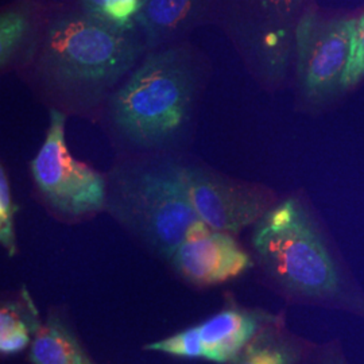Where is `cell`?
I'll return each instance as SVG.
<instances>
[{
    "mask_svg": "<svg viewBox=\"0 0 364 364\" xmlns=\"http://www.w3.org/2000/svg\"><path fill=\"white\" fill-rule=\"evenodd\" d=\"M129 30L87 13L54 18L39 52L41 81L66 105H96L141 54L142 46Z\"/></svg>",
    "mask_w": 364,
    "mask_h": 364,
    "instance_id": "6da1fadb",
    "label": "cell"
},
{
    "mask_svg": "<svg viewBox=\"0 0 364 364\" xmlns=\"http://www.w3.org/2000/svg\"><path fill=\"white\" fill-rule=\"evenodd\" d=\"M196 87L189 52L173 48L151 53L112 97L114 124L134 144H165L189 119Z\"/></svg>",
    "mask_w": 364,
    "mask_h": 364,
    "instance_id": "7a4b0ae2",
    "label": "cell"
},
{
    "mask_svg": "<svg viewBox=\"0 0 364 364\" xmlns=\"http://www.w3.org/2000/svg\"><path fill=\"white\" fill-rule=\"evenodd\" d=\"M252 245L267 273L289 291L308 299L340 296L338 266L297 200L269 209L255 224Z\"/></svg>",
    "mask_w": 364,
    "mask_h": 364,
    "instance_id": "3957f363",
    "label": "cell"
},
{
    "mask_svg": "<svg viewBox=\"0 0 364 364\" xmlns=\"http://www.w3.org/2000/svg\"><path fill=\"white\" fill-rule=\"evenodd\" d=\"M107 186L105 207L166 259H171L191 227L200 221L181 168L117 170Z\"/></svg>",
    "mask_w": 364,
    "mask_h": 364,
    "instance_id": "277c9868",
    "label": "cell"
},
{
    "mask_svg": "<svg viewBox=\"0 0 364 364\" xmlns=\"http://www.w3.org/2000/svg\"><path fill=\"white\" fill-rule=\"evenodd\" d=\"M66 117L50 109L49 129L30 168L34 182L48 204L68 218L99 212L107 205V180L68 150Z\"/></svg>",
    "mask_w": 364,
    "mask_h": 364,
    "instance_id": "5b68a950",
    "label": "cell"
},
{
    "mask_svg": "<svg viewBox=\"0 0 364 364\" xmlns=\"http://www.w3.org/2000/svg\"><path fill=\"white\" fill-rule=\"evenodd\" d=\"M356 18L328 19L306 11L296 28L299 88L311 103H321L343 91L351 58Z\"/></svg>",
    "mask_w": 364,
    "mask_h": 364,
    "instance_id": "8992f818",
    "label": "cell"
},
{
    "mask_svg": "<svg viewBox=\"0 0 364 364\" xmlns=\"http://www.w3.org/2000/svg\"><path fill=\"white\" fill-rule=\"evenodd\" d=\"M181 173L198 219L215 231L236 234L273 207L270 196L254 186L197 168H181Z\"/></svg>",
    "mask_w": 364,
    "mask_h": 364,
    "instance_id": "52a82bcc",
    "label": "cell"
},
{
    "mask_svg": "<svg viewBox=\"0 0 364 364\" xmlns=\"http://www.w3.org/2000/svg\"><path fill=\"white\" fill-rule=\"evenodd\" d=\"M170 262L185 279L201 287L235 279L252 266L231 234L215 231L201 220L191 227Z\"/></svg>",
    "mask_w": 364,
    "mask_h": 364,
    "instance_id": "ba28073f",
    "label": "cell"
},
{
    "mask_svg": "<svg viewBox=\"0 0 364 364\" xmlns=\"http://www.w3.org/2000/svg\"><path fill=\"white\" fill-rule=\"evenodd\" d=\"M264 314L245 309H225L196 326L204 350V359L213 363H231L263 331Z\"/></svg>",
    "mask_w": 364,
    "mask_h": 364,
    "instance_id": "9c48e42d",
    "label": "cell"
},
{
    "mask_svg": "<svg viewBox=\"0 0 364 364\" xmlns=\"http://www.w3.org/2000/svg\"><path fill=\"white\" fill-rule=\"evenodd\" d=\"M205 0H142L135 18L150 46L165 42L189 26L204 6Z\"/></svg>",
    "mask_w": 364,
    "mask_h": 364,
    "instance_id": "30bf717a",
    "label": "cell"
},
{
    "mask_svg": "<svg viewBox=\"0 0 364 364\" xmlns=\"http://www.w3.org/2000/svg\"><path fill=\"white\" fill-rule=\"evenodd\" d=\"M30 360L34 364H91L72 332L53 318L36 329Z\"/></svg>",
    "mask_w": 364,
    "mask_h": 364,
    "instance_id": "8fae6325",
    "label": "cell"
},
{
    "mask_svg": "<svg viewBox=\"0 0 364 364\" xmlns=\"http://www.w3.org/2000/svg\"><path fill=\"white\" fill-rule=\"evenodd\" d=\"M299 347L275 332L262 331L230 364H296Z\"/></svg>",
    "mask_w": 364,
    "mask_h": 364,
    "instance_id": "7c38bea8",
    "label": "cell"
},
{
    "mask_svg": "<svg viewBox=\"0 0 364 364\" xmlns=\"http://www.w3.org/2000/svg\"><path fill=\"white\" fill-rule=\"evenodd\" d=\"M31 31L27 6H14L0 18V65L4 69L22 50Z\"/></svg>",
    "mask_w": 364,
    "mask_h": 364,
    "instance_id": "4fadbf2b",
    "label": "cell"
},
{
    "mask_svg": "<svg viewBox=\"0 0 364 364\" xmlns=\"http://www.w3.org/2000/svg\"><path fill=\"white\" fill-rule=\"evenodd\" d=\"M85 13L111 23L119 28L129 30L135 23L141 10V0H81Z\"/></svg>",
    "mask_w": 364,
    "mask_h": 364,
    "instance_id": "5bb4252c",
    "label": "cell"
},
{
    "mask_svg": "<svg viewBox=\"0 0 364 364\" xmlns=\"http://www.w3.org/2000/svg\"><path fill=\"white\" fill-rule=\"evenodd\" d=\"M30 329L11 306H3L0 312V352L14 355L23 351L30 344Z\"/></svg>",
    "mask_w": 364,
    "mask_h": 364,
    "instance_id": "9a60e30c",
    "label": "cell"
},
{
    "mask_svg": "<svg viewBox=\"0 0 364 364\" xmlns=\"http://www.w3.org/2000/svg\"><path fill=\"white\" fill-rule=\"evenodd\" d=\"M149 351L162 352L171 356L198 359L204 358L203 344L196 326L188 328L173 336L153 341L144 347Z\"/></svg>",
    "mask_w": 364,
    "mask_h": 364,
    "instance_id": "2e32d148",
    "label": "cell"
},
{
    "mask_svg": "<svg viewBox=\"0 0 364 364\" xmlns=\"http://www.w3.org/2000/svg\"><path fill=\"white\" fill-rule=\"evenodd\" d=\"M15 212L11 188L6 168L0 169V243L10 257L16 254V235H15Z\"/></svg>",
    "mask_w": 364,
    "mask_h": 364,
    "instance_id": "e0dca14e",
    "label": "cell"
},
{
    "mask_svg": "<svg viewBox=\"0 0 364 364\" xmlns=\"http://www.w3.org/2000/svg\"><path fill=\"white\" fill-rule=\"evenodd\" d=\"M364 78V13L356 18L352 54L343 78V91L350 90Z\"/></svg>",
    "mask_w": 364,
    "mask_h": 364,
    "instance_id": "ac0fdd59",
    "label": "cell"
},
{
    "mask_svg": "<svg viewBox=\"0 0 364 364\" xmlns=\"http://www.w3.org/2000/svg\"><path fill=\"white\" fill-rule=\"evenodd\" d=\"M321 364H346L338 355H329Z\"/></svg>",
    "mask_w": 364,
    "mask_h": 364,
    "instance_id": "d6986e66",
    "label": "cell"
},
{
    "mask_svg": "<svg viewBox=\"0 0 364 364\" xmlns=\"http://www.w3.org/2000/svg\"><path fill=\"white\" fill-rule=\"evenodd\" d=\"M270 1L274 3V4H277V6H285V7H289V6L297 3L299 0H270Z\"/></svg>",
    "mask_w": 364,
    "mask_h": 364,
    "instance_id": "ffe728a7",
    "label": "cell"
},
{
    "mask_svg": "<svg viewBox=\"0 0 364 364\" xmlns=\"http://www.w3.org/2000/svg\"><path fill=\"white\" fill-rule=\"evenodd\" d=\"M141 1H142V0H141Z\"/></svg>",
    "mask_w": 364,
    "mask_h": 364,
    "instance_id": "44dd1931",
    "label": "cell"
}]
</instances>
